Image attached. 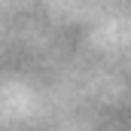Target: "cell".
Masks as SVG:
<instances>
[]
</instances>
